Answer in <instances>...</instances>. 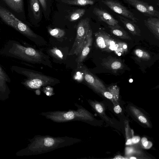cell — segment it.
<instances>
[{"label": "cell", "instance_id": "cell-1", "mask_svg": "<svg viewBox=\"0 0 159 159\" xmlns=\"http://www.w3.org/2000/svg\"><path fill=\"white\" fill-rule=\"evenodd\" d=\"M81 139L67 136L54 137L38 135L30 140L27 148L28 155H39L69 146L82 141Z\"/></svg>", "mask_w": 159, "mask_h": 159}, {"label": "cell", "instance_id": "cell-2", "mask_svg": "<svg viewBox=\"0 0 159 159\" xmlns=\"http://www.w3.org/2000/svg\"><path fill=\"white\" fill-rule=\"evenodd\" d=\"M75 105L77 107L76 110L43 112L39 114L56 123L78 121L90 123L93 122L95 119L92 113L82 105L77 103Z\"/></svg>", "mask_w": 159, "mask_h": 159}, {"label": "cell", "instance_id": "cell-3", "mask_svg": "<svg viewBox=\"0 0 159 159\" xmlns=\"http://www.w3.org/2000/svg\"><path fill=\"white\" fill-rule=\"evenodd\" d=\"M12 56L23 60L34 63L49 65L46 61H49L48 57L42 52L30 47H24L14 43L9 51Z\"/></svg>", "mask_w": 159, "mask_h": 159}, {"label": "cell", "instance_id": "cell-4", "mask_svg": "<svg viewBox=\"0 0 159 159\" xmlns=\"http://www.w3.org/2000/svg\"><path fill=\"white\" fill-rule=\"evenodd\" d=\"M21 74L27 77L23 84L28 88L36 89L47 85H54L59 83V80L39 72L28 70H22Z\"/></svg>", "mask_w": 159, "mask_h": 159}, {"label": "cell", "instance_id": "cell-5", "mask_svg": "<svg viewBox=\"0 0 159 159\" xmlns=\"http://www.w3.org/2000/svg\"><path fill=\"white\" fill-rule=\"evenodd\" d=\"M0 17L7 24L26 36L36 38L38 36L26 25L11 12L0 6Z\"/></svg>", "mask_w": 159, "mask_h": 159}, {"label": "cell", "instance_id": "cell-6", "mask_svg": "<svg viewBox=\"0 0 159 159\" xmlns=\"http://www.w3.org/2000/svg\"><path fill=\"white\" fill-rule=\"evenodd\" d=\"M90 28L89 19H83L79 22L77 27V34L69 55H79L86 41L88 32Z\"/></svg>", "mask_w": 159, "mask_h": 159}, {"label": "cell", "instance_id": "cell-7", "mask_svg": "<svg viewBox=\"0 0 159 159\" xmlns=\"http://www.w3.org/2000/svg\"><path fill=\"white\" fill-rule=\"evenodd\" d=\"M125 2L149 17H159V12L152 5L140 0H122Z\"/></svg>", "mask_w": 159, "mask_h": 159}, {"label": "cell", "instance_id": "cell-8", "mask_svg": "<svg viewBox=\"0 0 159 159\" xmlns=\"http://www.w3.org/2000/svg\"><path fill=\"white\" fill-rule=\"evenodd\" d=\"M101 1L112 11L134 22H137L138 20L132 12L119 2L114 0H101Z\"/></svg>", "mask_w": 159, "mask_h": 159}, {"label": "cell", "instance_id": "cell-9", "mask_svg": "<svg viewBox=\"0 0 159 159\" xmlns=\"http://www.w3.org/2000/svg\"><path fill=\"white\" fill-rule=\"evenodd\" d=\"M82 72L85 82L96 92L102 93L106 89L101 80L91 73L86 67H83Z\"/></svg>", "mask_w": 159, "mask_h": 159}, {"label": "cell", "instance_id": "cell-10", "mask_svg": "<svg viewBox=\"0 0 159 159\" xmlns=\"http://www.w3.org/2000/svg\"><path fill=\"white\" fill-rule=\"evenodd\" d=\"M96 43L98 47L105 51L113 50L114 48L115 42L110 36L103 31H99L95 34Z\"/></svg>", "mask_w": 159, "mask_h": 159}, {"label": "cell", "instance_id": "cell-11", "mask_svg": "<svg viewBox=\"0 0 159 159\" xmlns=\"http://www.w3.org/2000/svg\"><path fill=\"white\" fill-rule=\"evenodd\" d=\"M93 12L100 20L106 23L109 26H115L118 23V21L105 10L95 7L93 9Z\"/></svg>", "mask_w": 159, "mask_h": 159}, {"label": "cell", "instance_id": "cell-12", "mask_svg": "<svg viewBox=\"0 0 159 159\" xmlns=\"http://www.w3.org/2000/svg\"><path fill=\"white\" fill-rule=\"evenodd\" d=\"M92 42V31L90 28L86 36L85 43L77 58L78 63H81L86 58L90 51Z\"/></svg>", "mask_w": 159, "mask_h": 159}, {"label": "cell", "instance_id": "cell-13", "mask_svg": "<svg viewBox=\"0 0 159 159\" xmlns=\"http://www.w3.org/2000/svg\"><path fill=\"white\" fill-rule=\"evenodd\" d=\"M120 21L125 27L133 35L140 36V30L139 27L132 20L122 16H118Z\"/></svg>", "mask_w": 159, "mask_h": 159}, {"label": "cell", "instance_id": "cell-14", "mask_svg": "<svg viewBox=\"0 0 159 159\" xmlns=\"http://www.w3.org/2000/svg\"><path fill=\"white\" fill-rule=\"evenodd\" d=\"M144 23L157 39L159 37V19L155 17H149L144 20Z\"/></svg>", "mask_w": 159, "mask_h": 159}, {"label": "cell", "instance_id": "cell-15", "mask_svg": "<svg viewBox=\"0 0 159 159\" xmlns=\"http://www.w3.org/2000/svg\"><path fill=\"white\" fill-rule=\"evenodd\" d=\"M102 65L107 69L114 72L121 69L123 67L122 61L119 59L115 58H108L103 61Z\"/></svg>", "mask_w": 159, "mask_h": 159}, {"label": "cell", "instance_id": "cell-16", "mask_svg": "<svg viewBox=\"0 0 159 159\" xmlns=\"http://www.w3.org/2000/svg\"><path fill=\"white\" fill-rule=\"evenodd\" d=\"M110 31L112 34L121 39L131 40L128 33L118 24L113 26H108Z\"/></svg>", "mask_w": 159, "mask_h": 159}, {"label": "cell", "instance_id": "cell-17", "mask_svg": "<svg viewBox=\"0 0 159 159\" xmlns=\"http://www.w3.org/2000/svg\"><path fill=\"white\" fill-rule=\"evenodd\" d=\"M87 101L96 112L106 120H108L105 114V109L103 104L99 102L90 99L87 100Z\"/></svg>", "mask_w": 159, "mask_h": 159}, {"label": "cell", "instance_id": "cell-18", "mask_svg": "<svg viewBox=\"0 0 159 159\" xmlns=\"http://www.w3.org/2000/svg\"><path fill=\"white\" fill-rule=\"evenodd\" d=\"M129 109L134 116L143 124L146 125L148 127L150 126V125L147 117L139 109L134 107L130 106Z\"/></svg>", "mask_w": 159, "mask_h": 159}, {"label": "cell", "instance_id": "cell-19", "mask_svg": "<svg viewBox=\"0 0 159 159\" xmlns=\"http://www.w3.org/2000/svg\"><path fill=\"white\" fill-rule=\"evenodd\" d=\"M12 9L17 12L23 10V0H3Z\"/></svg>", "mask_w": 159, "mask_h": 159}, {"label": "cell", "instance_id": "cell-20", "mask_svg": "<svg viewBox=\"0 0 159 159\" xmlns=\"http://www.w3.org/2000/svg\"><path fill=\"white\" fill-rule=\"evenodd\" d=\"M61 1L67 4L79 6L93 5L94 3L92 0H62Z\"/></svg>", "mask_w": 159, "mask_h": 159}, {"label": "cell", "instance_id": "cell-21", "mask_svg": "<svg viewBox=\"0 0 159 159\" xmlns=\"http://www.w3.org/2000/svg\"><path fill=\"white\" fill-rule=\"evenodd\" d=\"M31 8L34 16L36 19L39 18L40 14V8L38 0H30Z\"/></svg>", "mask_w": 159, "mask_h": 159}, {"label": "cell", "instance_id": "cell-22", "mask_svg": "<svg viewBox=\"0 0 159 159\" xmlns=\"http://www.w3.org/2000/svg\"><path fill=\"white\" fill-rule=\"evenodd\" d=\"M134 54L138 58L143 60H148L151 58L148 53L140 49H136L134 51Z\"/></svg>", "mask_w": 159, "mask_h": 159}, {"label": "cell", "instance_id": "cell-23", "mask_svg": "<svg viewBox=\"0 0 159 159\" xmlns=\"http://www.w3.org/2000/svg\"><path fill=\"white\" fill-rule=\"evenodd\" d=\"M48 30L51 36L56 38H61L65 34V32L63 30L59 28L52 29L48 27Z\"/></svg>", "mask_w": 159, "mask_h": 159}, {"label": "cell", "instance_id": "cell-24", "mask_svg": "<svg viewBox=\"0 0 159 159\" xmlns=\"http://www.w3.org/2000/svg\"><path fill=\"white\" fill-rule=\"evenodd\" d=\"M85 10L84 9H78L73 12L70 17V20L74 21L77 20L81 17L85 13Z\"/></svg>", "mask_w": 159, "mask_h": 159}, {"label": "cell", "instance_id": "cell-25", "mask_svg": "<svg viewBox=\"0 0 159 159\" xmlns=\"http://www.w3.org/2000/svg\"><path fill=\"white\" fill-rule=\"evenodd\" d=\"M50 54L55 58L60 60L63 59V54L57 48H54L48 51Z\"/></svg>", "mask_w": 159, "mask_h": 159}, {"label": "cell", "instance_id": "cell-26", "mask_svg": "<svg viewBox=\"0 0 159 159\" xmlns=\"http://www.w3.org/2000/svg\"><path fill=\"white\" fill-rule=\"evenodd\" d=\"M106 89L112 94L113 99L117 100L118 98L119 95V90L117 87L116 86H111Z\"/></svg>", "mask_w": 159, "mask_h": 159}, {"label": "cell", "instance_id": "cell-27", "mask_svg": "<svg viewBox=\"0 0 159 159\" xmlns=\"http://www.w3.org/2000/svg\"><path fill=\"white\" fill-rule=\"evenodd\" d=\"M7 81V76L0 66V87H2L4 86L6 82Z\"/></svg>", "mask_w": 159, "mask_h": 159}, {"label": "cell", "instance_id": "cell-28", "mask_svg": "<svg viewBox=\"0 0 159 159\" xmlns=\"http://www.w3.org/2000/svg\"><path fill=\"white\" fill-rule=\"evenodd\" d=\"M141 142L142 145L146 149L150 148L152 146V143L150 141H148L147 138L145 137L142 138Z\"/></svg>", "mask_w": 159, "mask_h": 159}, {"label": "cell", "instance_id": "cell-29", "mask_svg": "<svg viewBox=\"0 0 159 159\" xmlns=\"http://www.w3.org/2000/svg\"><path fill=\"white\" fill-rule=\"evenodd\" d=\"M74 78L79 82H81L84 80V75L83 72L78 71L74 76Z\"/></svg>", "mask_w": 159, "mask_h": 159}, {"label": "cell", "instance_id": "cell-30", "mask_svg": "<svg viewBox=\"0 0 159 159\" xmlns=\"http://www.w3.org/2000/svg\"><path fill=\"white\" fill-rule=\"evenodd\" d=\"M104 97L107 98L113 101V97L112 94L107 89L104 91L102 93Z\"/></svg>", "mask_w": 159, "mask_h": 159}, {"label": "cell", "instance_id": "cell-31", "mask_svg": "<svg viewBox=\"0 0 159 159\" xmlns=\"http://www.w3.org/2000/svg\"><path fill=\"white\" fill-rule=\"evenodd\" d=\"M135 149L131 147H126L125 148V152L126 155H129L135 153Z\"/></svg>", "mask_w": 159, "mask_h": 159}, {"label": "cell", "instance_id": "cell-32", "mask_svg": "<svg viewBox=\"0 0 159 159\" xmlns=\"http://www.w3.org/2000/svg\"><path fill=\"white\" fill-rule=\"evenodd\" d=\"M140 138L139 136H134L131 138L132 142V144H136L139 142L140 140Z\"/></svg>", "mask_w": 159, "mask_h": 159}, {"label": "cell", "instance_id": "cell-33", "mask_svg": "<svg viewBox=\"0 0 159 159\" xmlns=\"http://www.w3.org/2000/svg\"><path fill=\"white\" fill-rule=\"evenodd\" d=\"M40 3L41 5L44 10H46L47 7V0H39Z\"/></svg>", "mask_w": 159, "mask_h": 159}, {"label": "cell", "instance_id": "cell-34", "mask_svg": "<svg viewBox=\"0 0 159 159\" xmlns=\"http://www.w3.org/2000/svg\"><path fill=\"white\" fill-rule=\"evenodd\" d=\"M114 111L116 114H119L121 112L122 110L119 105H117L114 108Z\"/></svg>", "mask_w": 159, "mask_h": 159}, {"label": "cell", "instance_id": "cell-35", "mask_svg": "<svg viewBox=\"0 0 159 159\" xmlns=\"http://www.w3.org/2000/svg\"><path fill=\"white\" fill-rule=\"evenodd\" d=\"M126 158L127 159V158H125L123 156L119 155L116 156L113 158L114 159H125Z\"/></svg>", "mask_w": 159, "mask_h": 159}, {"label": "cell", "instance_id": "cell-36", "mask_svg": "<svg viewBox=\"0 0 159 159\" xmlns=\"http://www.w3.org/2000/svg\"><path fill=\"white\" fill-rule=\"evenodd\" d=\"M137 158L136 157H131L129 158V159H136Z\"/></svg>", "mask_w": 159, "mask_h": 159}, {"label": "cell", "instance_id": "cell-37", "mask_svg": "<svg viewBox=\"0 0 159 159\" xmlns=\"http://www.w3.org/2000/svg\"><path fill=\"white\" fill-rule=\"evenodd\" d=\"M158 0V1L159 0Z\"/></svg>", "mask_w": 159, "mask_h": 159}]
</instances>
